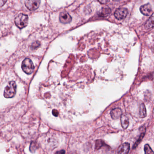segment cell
<instances>
[{
    "label": "cell",
    "instance_id": "ba28073f",
    "mask_svg": "<svg viewBox=\"0 0 154 154\" xmlns=\"http://www.w3.org/2000/svg\"><path fill=\"white\" fill-rule=\"evenodd\" d=\"M140 11L143 15L145 16H149L152 12V7L149 3L145 4L140 7Z\"/></svg>",
    "mask_w": 154,
    "mask_h": 154
},
{
    "label": "cell",
    "instance_id": "9a60e30c",
    "mask_svg": "<svg viewBox=\"0 0 154 154\" xmlns=\"http://www.w3.org/2000/svg\"><path fill=\"white\" fill-rule=\"evenodd\" d=\"M145 131H142V133L140 134V136L138 140H137V142L135 143V144H134V146H133V148H136L137 146L138 145V144L140 143V141L142 140V139H143V137H144V135H145Z\"/></svg>",
    "mask_w": 154,
    "mask_h": 154
},
{
    "label": "cell",
    "instance_id": "5bb4252c",
    "mask_svg": "<svg viewBox=\"0 0 154 154\" xmlns=\"http://www.w3.org/2000/svg\"><path fill=\"white\" fill-rule=\"evenodd\" d=\"M110 11L109 9H108L107 8H103L100 11L99 15L100 17H106V16L108 15V14L110 13Z\"/></svg>",
    "mask_w": 154,
    "mask_h": 154
},
{
    "label": "cell",
    "instance_id": "7c38bea8",
    "mask_svg": "<svg viewBox=\"0 0 154 154\" xmlns=\"http://www.w3.org/2000/svg\"><path fill=\"white\" fill-rule=\"evenodd\" d=\"M145 26L148 29L154 27V16L150 17L145 24Z\"/></svg>",
    "mask_w": 154,
    "mask_h": 154
},
{
    "label": "cell",
    "instance_id": "3957f363",
    "mask_svg": "<svg viewBox=\"0 0 154 154\" xmlns=\"http://www.w3.org/2000/svg\"><path fill=\"white\" fill-rule=\"evenodd\" d=\"M23 71L27 74H31L35 69V66L32 61L29 58L24 59L21 65Z\"/></svg>",
    "mask_w": 154,
    "mask_h": 154
},
{
    "label": "cell",
    "instance_id": "5b68a950",
    "mask_svg": "<svg viewBox=\"0 0 154 154\" xmlns=\"http://www.w3.org/2000/svg\"><path fill=\"white\" fill-rule=\"evenodd\" d=\"M128 14V10L125 8H120L116 10L114 13L115 17L119 20L123 19L126 18Z\"/></svg>",
    "mask_w": 154,
    "mask_h": 154
},
{
    "label": "cell",
    "instance_id": "277c9868",
    "mask_svg": "<svg viewBox=\"0 0 154 154\" xmlns=\"http://www.w3.org/2000/svg\"><path fill=\"white\" fill-rule=\"evenodd\" d=\"M39 0H29L25 1V6L30 11H35L37 9L40 4Z\"/></svg>",
    "mask_w": 154,
    "mask_h": 154
},
{
    "label": "cell",
    "instance_id": "30bf717a",
    "mask_svg": "<svg viewBox=\"0 0 154 154\" xmlns=\"http://www.w3.org/2000/svg\"><path fill=\"white\" fill-rule=\"evenodd\" d=\"M121 123L122 126L124 129H126L128 127L129 122L128 117L127 114H123L122 115L121 117Z\"/></svg>",
    "mask_w": 154,
    "mask_h": 154
},
{
    "label": "cell",
    "instance_id": "7a4b0ae2",
    "mask_svg": "<svg viewBox=\"0 0 154 154\" xmlns=\"http://www.w3.org/2000/svg\"><path fill=\"white\" fill-rule=\"evenodd\" d=\"M28 16L22 13L19 14L15 19L16 26L20 29L26 27L28 24Z\"/></svg>",
    "mask_w": 154,
    "mask_h": 154
},
{
    "label": "cell",
    "instance_id": "8992f818",
    "mask_svg": "<svg viewBox=\"0 0 154 154\" xmlns=\"http://www.w3.org/2000/svg\"><path fill=\"white\" fill-rule=\"evenodd\" d=\"M59 20L63 24H68L72 21V18L68 12L64 11L59 15Z\"/></svg>",
    "mask_w": 154,
    "mask_h": 154
},
{
    "label": "cell",
    "instance_id": "4fadbf2b",
    "mask_svg": "<svg viewBox=\"0 0 154 154\" xmlns=\"http://www.w3.org/2000/svg\"><path fill=\"white\" fill-rule=\"evenodd\" d=\"M145 154H154V151L151 149L148 144H146L144 146Z\"/></svg>",
    "mask_w": 154,
    "mask_h": 154
},
{
    "label": "cell",
    "instance_id": "2e32d148",
    "mask_svg": "<svg viewBox=\"0 0 154 154\" xmlns=\"http://www.w3.org/2000/svg\"><path fill=\"white\" fill-rule=\"evenodd\" d=\"M103 142L102 140H97L96 142V147L97 149H98L100 148L101 147H102L103 145Z\"/></svg>",
    "mask_w": 154,
    "mask_h": 154
},
{
    "label": "cell",
    "instance_id": "d6986e66",
    "mask_svg": "<svg viewBox=\"0 0 154 154\" xmlns=\"http://www.w3.org/2000/svg\"><path fill=\"white\" fill-rule=\"evenodd\" d=\"M153 53H154V46H153Z\"/></svg>",
    "mask_w": 154,
    "mask_h": 154
},
{
    "label": "cell",
    "instance_id": "8fae6325",
    "mask_svg": "<svg viewBox=\"0 0 154 154\" xmlns=\"http://www.w3.org/2000/svg\"><path fill=\"white\" fill-rule=\"evenodd\" d=\"M146 116V107L144 103H141L140 106L139 117L141 118H144Z\"/></svg>",
    "mask_w": 154,
    "mask_h": 154
},
{
    "label": "cell",
    "instance_id": "ac0fdd59",
    "mask_svg": "<svg viewBox=\"0 0 154 154\" xmlns=\"http://www.w3.org/2000/svg\"><path fill=\"white\" fill-rule=\"evenodd\" d=\"M99 2H100V3H107V2H109V1H99Z\"/></svg>",
    "mask_w": 154,
    "mask_h": 154
},
{
    "label": "cell",
    "instance_id": "52a82bcc",
    "mask_svg": "<svg viewBox=\"0 0 154 154\" xmlns=\"http://www.w3.org/2000/svg\"><path fill=\"white\" fill-rule=\"evenodd\" d=\"M130 149V144L128 143H124L122 144L118 150V154H128Z\"/></svg>",
    "mask_w": 154,
    "mask_h": 154
},
{
    "label": "cell",
    "instance_id": "9c48e42d",
    "mask_svg": "<svg viewBox=\"0 0 154 154\" xmlns=\"http://www.w3.org/2000/svg\"><path fill=\"white\" fill-rule=\"evenodd\" d=\"M111 116L113 119H117L122 115V111L119 108H115L112 110L111 112Z\"/></svg>",
    "mask_w": 154,
    "mask_h": 154
},
{
    "label": "cell",
    "instance_id": "e0dca14e",
    "mask_svg": "<svg viewBox=\"0 0 154 154\" xmlns=\"http://www.w3.org/2000/svg\"><path fill=\"white\" fill-rule=\"evenodd\" d=\"M55 154H65V151L64 149H62L56 152Z\"/></svg>",
    "mask_w": 154,
    "mask_h": 154
},
{
    "label": "cell",
    "instance_id": "6da1fadb",
    "mask_svg": "<svg viewBox=\"0 0 154 154\" xmlns=\"http://www.w3.org/2000/svg\"><path fill=\"white\" fill-rule=\"evenodd\" d=\"M17 91V85L14 81L9 82L5 88L4 96L6 98H11L15 96Z\"/></svg>",
    "mask_w": 154,
    "mask_h": 154
}]
</instances>
